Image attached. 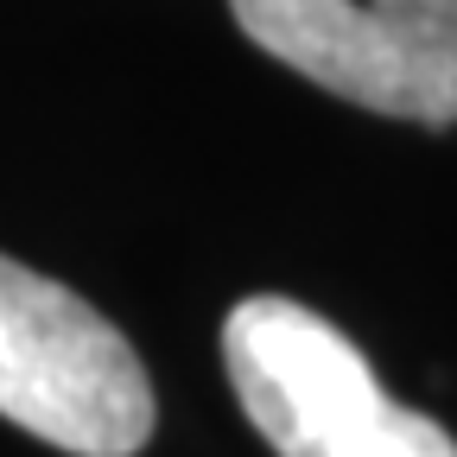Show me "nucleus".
Masks as SVG:
<instances>
[{"label": "nucleus", "mask_w": 457, "mask_h": 457, "mask_svg": "<svg viewBox=\"0 0 457 457\" xmlns=\"http://www.w3.org/2000/svg\"><path fill=\"white\" fill-rule=\"evenodd\" d=\"M222 369L279 457H457V438L400 407L356 343L299 299H242L222 318Z\"/></svg>", "instance_id": "obj_1"}, {"label": "nucleus", "mask_w": 457, "mask_h": 457, "mask_svg": "<svg viewBox=\"0 0 457 457\" xmlns=\"http://www.w3.org/2000/svg\"><path fill=\"white\" fill-rule=\"evenodd\" d=\"M0 420L71 457H134L159 420L114 318L13 254H0Z\"/></svg>", "instance_id": "obj_2"}, {"label": "nucleus", "mask_w": 457, "mask_h": 457, "mask_svg": "<svg viewBox=\"0 0 457 457\" xmlns=\"http://www.w3.org/2000/svg\"><path fill=\"white\" fill-rule=\"evenodd\" d=\"M228 13L318 89L387 121L457 128V0H228Z\"/></svg>", "instance_id": "obj_3"}]
</instances>
